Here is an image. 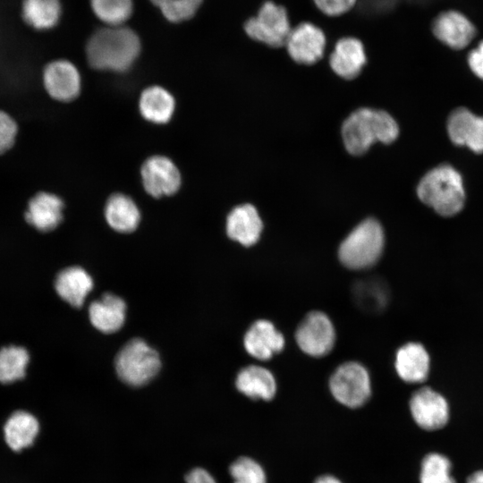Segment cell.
Listing matches in <instances>:
<instances>
[{
  "instance_id": "83f0119b",
  "label": "cell",
  "mask_w": 483,
  "mask_h": 483,
  "mask_svg": "<svg viewBox=\"0 0 483 483\" xmlns=\"http://www.w3.org/2000/svg\"><path fill=\"white\" fill-rule=\"evenodd\" d=\"M356 303L364 310L379 311L387 302V292L384 284L377 279L358 282L353 288Z\"/></svg>"
},
{
  "instance_id": "ba28073f",
  "label": "cell",
  "mask_w": 483,
  "mask_h": 483,
  "mask_svg": "<svg viewBox=\"0 0 483 483\" xmlns=\"http://www.w3.org/2000/svg\"><path fill=\"white\" fill-rule=\"evenodd\" d=\"M296 342L307 354L320 357L333 348L335 333L329 318L320 311L309 313L296 330Z\"/></svg>"
},
{
  "instance_id": "5b68a950",
  "label": "cell",
  "mask_w": 483,
  "mask_h": 483,
  "mask_svg": "<svg viewBox=\"0 0 483 483\" xmlns=\"http://www.w3.org/2000/svg\"><path fill=\"white\" fill-rule=\"evenodd\" d=\"M114 364L121 380L132 386L148 383L161 367L158 353L139 338L130 340L120 350Z\"/></svg>"
},
{
  "instance_id": "30bf717a",
  "label": "cell",
  "mask_w": 483,
  "mask_h": 483,
  "mask_svg": "<svg viewBox=\"0 0 483 483\" xmlns=\"http://www.w3.org/2000/svg\"><path fill=\"white\" fill-rule=\"evenodd\" d=\"M410 409L417 425L425 430L442 428L449 419L446 400L430 387H422L412 394Z\"/></svg>"
},
{
  "instance_id": "e575fe53",
  "label": "cell",
  "mask_w": 483,
  "mask_h": 483,
  "mask_svg": "<svg viewBox=\"0 0 483 483\" xmlns=\"http://www.w3.org/2000/svg\"><path fill=\"white\" fill-rule=\"evenodd\" d=\"M468 64L474 74L483 80V40L470 52Z\"/></svg>"
},
{
  "instance_id": "5bb4252c",
  "label": "cell",
  "mask_w": 483,
  "mask_h": 483,
  "mask_svg": "<svg viewBox=\"0 0 483 483\" xmlns=\"http://www.w3.org/2000/svg\"><path fill=\"white\" fill-rule=\"evenodd\" d=\"M447 131L454 144L466 146L476 153L483 152L482 116L475 115L467 108H457L449 115Z\"/></svg>"
},
{
  "instance_id": "d6986e66",
  "label": "cell",
  "mask_w": 483,
  "mask_h": 483,
  "mask_svg": "<svg viewBox=\"0 0 483 483\" xmlns=\"http://www.w3.org/2000/svg\"><path fill=\"white\" fill-rule=\"evenodd\" d=\"M429 364L428 353L419 343H406L396 352V372L407 383L425 381L428 375Z\"/></svg>"
},
{
  "instance_id": "2e32d148",
  "label": "cell",
  "mask_w": 483,
  "mask_h": 483,
  "mask_svg": "<svg viewBox=\"0 0 483 483\" xmlns=\"http://www.w3.org/2000/svg\"><path fill=\"white\" fill-rule=\"evenodd\" d=\"M243 343L250 355L267 360L283 350L284 338L270 321L262 319L250 327Z\"/></svg>"
},
{
  "instance_id": "9c48e42d",
  "label": "cell",
  "mask_w": 483,
  "mask_h": 483,
  "mask_svg": "<svg viewBox=\"0 0 483 483\" xmlns=\"http://www.w3.org/2000/svg\"><path fill=\"white\" fill-rule=\"evenodd\" d=\"M326 44V35L318 26L301 21L292 29L285 47L294 62L313 64L323 57Z\"/></svg>"
},
{
  "instance_id": "f1b7e54d",
  "label": "cell",
  "mask_w": 483,
  "mask_h": 483,
  "mask_svg": "<svg viewBox=\"0 0 483 483\" xmlns=\"http://www.w3.org/2000/svg\"><path fill=\"white\" fill-rule=\"evenodd\" d=\"M96 16L108 26H121L131 15L132 0H90Z\"/></svg>"
},
{
  "instance_id": "4316f807",
  "label": "cell",
  "mask_w": 483,
  "mask_h": 483,
  "mask_svg": "<svg viewBox=\"0 0 483 483\" xmlns=\"http://www.w3.org/2000/svg\"><path fill=\"white\" fill-rule=\"evenodd\" d=\"M29 360V352L23 347L10 345L0 349V382L9 384L23 378Z\"/></svg>"
},
{
  "instance_id": "52a82bcc",
  "label": "cell",
  "mask_w": 483,
  "mask_h": 483,
  "mask_svg": "<svg viewBox=\"0 0 483 483\" xmlns=\"http://www.w3.org/2000/svg\"><path fill=\"white\" fill-rule=\"evenodd\" d=\"M329 389L341 404L358 408L370 397V378L362 365L354 361L346 362L338 367L331 376Z\"/></svg>"
},
{
  "instance_id": "e0dca14e",
  "label": "cell",
  "mask_w": 483,
  "mask_h": 483,
  "mask_svg": "<svg viewBox=\"0 0 483 483\" xmlns=\"http://www.w3.org/2000/svg\"><path fill=\"white\" fill-rule=\"evenodd\" d=\"M366 60L362 42L353 37H345L335 43L329 64L337 75L352 80L360 74Z\"/></svg>"
},
{
  "instance_id": "277c9868",
  "label": "cell",
  "mask_w": 483,
  "mask_h": 483,
  "mask_svg": "<svg viewBox=\"0 0 483 483\" xmlns=\"http://www.w3.org/2000/svg\"><path fill=\"white\" fill-rule=\"evenodd\" d=\"M384 232L372 218L358 225L340 245L341 262L351 269H364L373 266L384 249Z\"/></svg>"
},
{
  "instance_id": "ac0fdd59",
  "label": "cell",
  "mask_w": 483,
  "mask_h": 483,
  "mask_svg": "<svg viewBox=\"0 0 483 483\" xmlns=\"http://www.w3.org/2000/svg\"><path fill=\"white\" fill-rule=\"evenodd\" d=\"M262 227L258 211L250 204L236 207L227 216L228 236L244 246H251L258 242Z\"/></svg>"
},
{
  "instance_id": "d4e9b609",
  "label": "cell",
  "mask_w": 483,
  "mask_h": 483,
  "mask_svg": "<svg viewBox=\"0 0 483 483\" xmlns=\"http://www.w3.org/2000/svg\"><path fill=\"white\" fill-rule=\"evenodd\" d=\"M108 225L120 233L134 231L140 220V214L134 201L128 196L116 193L108 199L105 208Z\"/></svg>"
},
{
  "instance_id": "74e56055",
  "label": "cell",
  "mask_w": 483,
  "mask_h": 483,
  "mask_svg": "<svg viewBox=\"0 0 483 483\" xmlns=\"http://www.w3.org/2000/svg\"><path fill=\"white\" fill-rule=\"evenodd\" d=\"M467 483H483V470H479L471 474L468 478Z\"/></svg>"
},
{
  "instance_id": "cb8c5ba5",
  "label": "cell",
  "mask_w": 483,
  "mask_h": 483,
  "mask_svg": "<svg viewBox=\"0 0 483 483\" xmlns=\"http://www.w3.org/2000/svg\"><path fill=\"white\" fill-rule=\"evenodd\" d=\"M4 431L8 446L15 452H20L33 444L39 431V424L32 414L17 411L6 420Z\"/></svg>"
},
{
  "instance_id": "3957f363",
  "label": "cell",
  "mask_w": 483,
  "mask_h": 483,
  "mask_svg": "<svg viewBox=\"0 0 483 483\" xmlns=\"http://www.w3.org/2000/svg\"><path fill=\"white\" fill-rule=\"evenodd\" d=\"M417 193L424 204L444 216L460 212L465 201L462 176L448 165H438L428 172L420 180Z\"/></svg>"
},
{
  "instance_id": "836d02e7",
  "label": "cell",
  "mask_w": 483,
  "mask_h": 483,
  "mask_svg": "<svg viewBox=\"0 0 483 483\" xmlns=\"http://www.w3.org/2000/svg\"><path fill=\"white\" fill-rule=\"evenodd\" d=\"M317 8L330 17L341 16L352 10L357 0H312Z\"/></svg>"
},
{
  "instance_id": "9a60e30c",
  "label": "cell",
  "mask_w": 483,
  "mask_h": 483,
  "mask_svg": "<svg viewBox=\"0 0 483 483\" xmlns=\"http://www.w3.org/2000/svg\"><path fill=\"white\" fill-rule=\"evenodd\" d=\"M64 202L55 194L39 191L30 198L24 213L25 220L39 232L56 228L63 220Z\"/></svg>"
},
{
  "instance_id": "44dd1931",
  "label": "cell",
  "mask_w": 483,
  "mask_h": 483,
  "mask_svg": "<svg viewBox=\"0 0 483 483\" xmlns=\"http://www.w3.org/2000/svg\"><path fill=\"white\" fill-rule=\"evenodd\" d=\"M55 288L64 301L80 308L93 288V280L82 267H70L58 273Z\"/></svg>"
},
{
  "instance_id": "8fae6325",
  "label": "cell",
  "mask_w": 483,
  "mask_h": 483,
  "mask_svg": "<svg viewBox=\"0 0 483 483\" xmlns=\"http://www.w3.org/2000/svg\"><path fill=\"white\" fill-rule=\"evenodd\" d=\"M141 177L146 191L156 198L175 193L181 184L177 167L163 156L147 159L141 166Z\"/></svg>"
},
{
  "instance_id": "6da1fadb",
  "label": "cell",
  "mask_w": 483,
  "mask_h": 483,
  "mask_svg": "<svg viewBox=\"0 0 483 483\" xmlns=\"http://www.w3.org/2000/svg\"><path fill=\"white\" fill-rule=\"evenodd\" d=\"M140 52V40L131 29L108 26L89 38L86 55L91 67L113 72L128 70Z\"/></svg>"
},
{
  "instance_id": "8992f818",
  "label": "cell",
  "mask_w": 483,
  "mask_h": 483,
  "mask_svg": "<svg viewBox=\"0 0 483 483\" xmlns=\"http://www.w3.org/2000/svg\"><path fill=\"white\" fill-rule=\"evenodd\" d=\"M243 29L251 39L272 47H281L285 46L292 28L286 8L267 0L254 16L245 21Z\"/></svg>"
},
{
  "instance_id": "7c38bea8",
  "label": "cell",
  "mask_w": 483,
  "mask_h": 483,
  "mask_svg": "<svg viewBox=\"0 0 483 483\" xmlns=\"http://www.w3.org/2000/svg\"><path fill=\"white\" fill-rule=\"evenodd\" d=\"M43 83L51 97L68 102L80 90V76L70 61L59 59L48 63L43 71Z\"/></svg>"
},
{
  "instance_id": "4dcf8cb0",
  "label": "cell",
  "mask_w": 483,
  "mask_h": 483,
  "mask_svg": "<svg viewBox=\"0 0 483 483\" xmlns=\"http://www.w3.org/2000/svg\"><path fill=\"white\" fill-rule=\"evenodd\" d=\"M229 472L233 483H267V475L262 466L247 456L233 462Z\"/></svg>"
},
{
  "instance_id": "ffe728a7",
  "label": "cell",
  "mask_w": 483,
  "mask_h": 483,
  "mask_svg": "<svg viewBox=\"0 0 483 483\" xmlns=\"http://www.w3.org/2000/svg\"><path fill=\"white\" fill-rule=\"evenodd\" d=\"M126 304L124 301L112 293H105L91 302L89 315L91 324L106 334L119 330L125 320Z\"/></svg>"
},
{
  "instance_id": "1f68e13d",
  "label": "cell",
  "mask_w": 483,
  "mask_h": 483,
  "mask_svg": "<svg viewBox=\"0 0 483 483\" xmlns=\"http://www.w3.org/2000/svg\"><path fill=\"white\" fill-rule=\"evenodd\" d=\"M171 22L191 19L200 6L202 0H150Z\"/></svg>"
},
{
  "instance_id": "d6a6232c",
  "label": "cell",
  "mask_w": 483,
  "mask_h": 483,
  "mask_svg": "<svg viewBox=\"0 0 483 483\" xmlns=\"http://www.w3.org/2000/svg\"><path fill=\"white\" fill-rule=\"evenodd\" d=\"M17 133V123L9 114L0 110V155L13 148Z\"/></svg>"
},
{
  "instance_id": "603a6c76",
  "label": "cell",
  "mask_w": 483,
  "mask_h": 483,
  "mask_svg": "<svg viewBox=\"0 0 483 483\" xmlns=\"http://www.w3.org/2000/svg\"><path fill=\"white\" fill-rule=\"evenodd\" d=\"M60 0H22L21 19L26 25L36 30H47L55 28L62 16Z\"/></svg>"
},
{
  "instance_id": "d590c367",
  "label": "cell",
  "mask_w": 483,
  "mask_h": 483,
  "mask_svg": "<svg viewBox=\"0 0 483 483\" xmlns=\"http://www.w3.org/2000/svg\"><path fill=\"white\" fill-rule=\"evenodd\" d=\"M186 483H216L214 477L205 469L194 468L185 476Z\"/></svg>"
},
{
  "instance_id": "f546056e",
  "label": "cell",
  "mask_w": 483,
  "mask_h": 483,
  "mask_svg": "<svg viewBox=\"0 0 483 483\" xmlns=\"http://www.w3.org/2000/svg\"><path fill=\"white\" fill-rule=\"evenodd\" d=\"M451 462L443 454L431 453L421 462L420 483H456L451 475Z\"/></svg>"
},
{
  "instance_id": "484cf974",
  "label": "cell",
  "mask_w": 483,
  "mask_h": 483,
  "mask_svg": "<svg viewBox=\"0 0 483 483\" xmlns=\"http://www.w3.org/2000/svg\"><path fill=\"white\" fill-rule=\"evenodd\" d=\"M142 116L155 123H167L174 111V99L165 89L153 86L146 89L140 99Z\"/></svg>"
},
{
  "instance_id": "4fadbf2b",
  "label": "cell",
  "mask_w": 483,
  "mask_h": 483,
  "mask_svg": "<svg viewBox=\"0 0 483 483\" xmlns=\"http://www.w3.org/2000/svg\"><path fill=\"white\" fill-rule=\"evenodd\" d=\"M434 36L453 49L466 47L476 35V28L462 13L449 10L439 13L432 23Z\"/></svg>"
},
{
  "instance_id": "8d00e7d4",
  "label": "cell",
  "mask_w": 483,
  "mask_h": 483,
  "mask_svg": "<svg viewBox=\"0 0 483 483\" xmlns=\"http://www.w3.org/2000/svg\"><path fill=\"white\" fill-rule=\"evenodd\" d=\"M314 483H343L339 479L333 475H322L315 480Z\"/></svg>"
},
{
  "instance_id": "7a4b0ae2",
  "label": "cell",
  "mask_w": 483,
  "mask_h": 483,
  "mask_svg": "<svg viewBox=\"0 0 483 483\" xmlns=\"http://www.w3.org/2000/svg\"><path fill=\"white\" fill-rule=\"evenodd\" d=\"M398 133V125L388 113L371 108L354 111L342 127L345 148L352 155L364 154L377 141L389 144Z\"/></svg>"
},
{
  "instance_id": "7402d4cb",
  "label": "cell",
  "mask_w": 483,
  "mask_h": 483,
  "mask_svg": "<svg viewBox=\"0 0 483 483\" xmlns=\"http://www.w3.org/2000/svg\"><path fill=\"white\" fill-rule=\"evenodd\" d=\"M237 389L251 399L269 401L276 392V383L273 374L260 366H249L237 375Z\"/></svg>"
}]
</instances>
